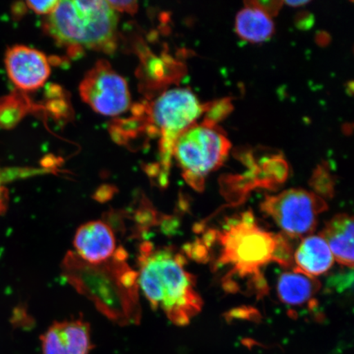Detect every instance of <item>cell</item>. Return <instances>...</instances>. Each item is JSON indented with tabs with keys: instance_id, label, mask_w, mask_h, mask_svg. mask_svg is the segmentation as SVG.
<instances>
[{
	"instance_id": "6da1fadb",
	"label": "cell",
	"mask_w": 354,
	"mask_h": 354,
	"mask_svg": "<svg viewBox=\"0 0 354 354\" xmlns=\"http://www.w3.org/2000/svg\"><path fill=\"white\" fill-rule=\"evenodd\" d=\"M286 234L266 231L247 211L227 219L218 230H209L199 242L203 248L218 246L214 263L216 271H224L225 290L236 293L245 289L263 297L268 287L263 269L270 263L282 267L293 263V248Z\"/></svg>"
},
{
	"instance_id": "7a4b0ae2",
	"label": "cell",
	"mask_w": 354,
	"mask_h": 354,
	"mask_svg": "<svg viewBox=\"0 0 354 354\" xmlns=\"http://www.w3.org/2000/svg\"><path fill=\"white\" fill-rule=\"evenodd\" d=\"M127 256L119 247L112 258L92 264L69 251L60 266L68 284L108 319L122 326L137 325L141 319L138 272L128 264Z\"/></svg>"
},
{
	"instance_id": "3957f363",
	"label": "cell",
	"mask_w": 354,
	"mask_h": 354,
	"mask_svg": "<svg viewBox=\"0 0 354 354\" xmlns=\"http://www.w3.org/2000/svg\"><path fill=\"white\" fill-rule=\"evenodd\" d=\"M187 260L171 247L141 243L138 281L153 309L161 310L174 324L187 326L201 313L203 299L196 279L185 268Z\"/></svg>"
},
{
	"instance_id": "277c9868",
	"label": "cell",
	"mask_w": 354,
	"mask_h": 354,
	"mask_svg": "<svg viewBox=\"0 0 354 354\" xmlns=\"http://www.w3.org/2000/svg\"><path fill=\"white\" fill-rule=\"evenodd\" d=\"M118 17L108 1H59L48 16L46 32L72 48L112 51L116 44Z\"/></svg>"
},
{
	"instance_id": "5b68a950",
	"label": "cell",
	"mask_w": 354,
	"mask_h": 354,
	"mask_svg": "<svg viewBox=\"0 0 354 354\" xmlns=\"http://www.w3.org/2000/svg\"><path fill=\"white\" fill-rule=\"evenodd\" d=\"M216 122L207 117L194 124L174 145L172 156L183 171V178L198 192L203 189L206 177L223 165L231 149V142Z\"/></svg>"
},
{
	"instance_id": "8992f818",
	"label": "cell",
	"mask_w": 354,
	"mask_h": 354,
	"mask_svg": "<svg viewBox=\"0 0 354 354\" xmlns=\"http://www.w3.org/2000/svg\"><path fill=\"white\" fill-rule=\"evenodd\" d=\"M209 108L187 88H171L153 102L152 121L161 135L160 151L165 167H169L177 139Z\"/></svg>"
},
{
	"instance_id": "52a82bcc",
	"label": "cell",
	"mask_w": 354,
	"mask_h": 354,
	"mask_svg": "<svg viewBox=\"0 0 354 354\" xmlns=\"http://www.w3.org/2000/svg\"><path fill=\"white\" fill-rule=\"evenodd\" d=\"M261 209L291 238L308 236L316 229L318 218L327 205L317 194L302 189L285 190L268 196Z\"/></svg>"
},
{
	"instance_id": "ba28073f",
	"label": "cell",
	"mask_w": 354,
	"mask_h": 354,
	"mask_svg": "<svg viewBox=\"0 0 354 354\" xmlns=\"http://www.w3.org/2000/svg\"><path fill=\"white\" fill-rule=\"evenodd\" d=\"M80 95L95 112L105 116H118L129 109L131 95L126 80L107 61L100 60L79 86Z\"/></svg>"
},
{
	"instance_id": "9c48e42d",
	"label": "cell",
	"mask_w": 354,
	"mask_h": 354,
	"mask_svg": "<svg viewBox=\"0 0 354 354\" xmlns=\"http://www.w3.org/2000/svg\"><path fill=\"white\" fill-rule=\"evenodd\" d=\"M4 64L13 85L24 91L38 90L47 82L51 73L46 55L26 46L8 48Z\"/></svg>"
},
{
	"instance_id": "30bf717a",
	"label": "cell",
	"mask_w": 354,
	"mask_h": 354,
	"mask_svg": "<svg viewBox=\"0 0 354 354\" xmlns=\"http://www.w3.org/2000/svg\"><path fill=\"white\" fill-rule=\"evenodd\" d=\"M41 354H88L91 326L82 319L55 322L41 336Z\"/></svg>"
},
{
	"instance_id": "8fae6325",
	"label": "cell",
	"mask_w": 354,
	"mask_h": 354,
	"mask_svg": "<svg viewBox=\"0 0 354 354\" xmlns=\"http://www.w3.org/2000/svg\"><path fill=\"white\" fill-rule=\"evenodd\" d=\"M73 246L75 254L92 264L105 262L118 250L113 228L100 220L82 225L75 234Z\"/></svg>"
},
{
	"instance_id": "7c38bea8",
	"label": "cell",
	"mask_w": 354,
	"mask_h": 354,
	"mask_svg": "<svg viewBox=\"0 0 354 354\" xmlns=\"http://www.w3.org/2000/svg\"><path fill=\"white\" fill-rule=\"evenodd\" d=\"M353 216L340 214L331 218L320 233L334 259L351 269L353 268Z\"/></svg>"
},
{
	"instance_id": "4fadbf2b",
	"label": "cell",
	"mask_w": 354,
	"mask_h": 354,
	"mask_svg": "<svg viewBox=\"0 0 354 354\" xmlns=\"http://www.w3.org/2000/svg\"><path fill=\"white\" fill-rule=\"evenodd\" d=\"M295 271L316 278L329 271L334 257L328 245L321 236L304 238L294 254Z\"/></svg>"
},
{
	"instance_id": "5bb4252c",
	"label": "cell",
	"mask_w": 354,
	"mask_h": 354,
	"mask_svg": "<svg viewBox=\"0 0 354 354\" xmlns=\"http://www.w3.org/2000/svg\"><path fill=\"white\" fill-rule=\"evenodd\" d=\"M236 30L239 37L252 43L267 41L275 30L271 15L256 2H250L237 13Z\"/></svg>"
},
{
	"instance_id": "9a60e30c",
	"label": "cell",
	"mask_w": 354,
	"mask_h": 354,
	"mask_svg": "<svg viewBox=\"0 0 354 354\" xmlns=\"http://www.w3.org/2000/svg\"><path fill=\"white\" fill-rule=\"evenodd\" d=\"M321 288L316 278L297 271L283 273L277 283V294L282 303L302 306L312 302Z\"/></svg>"
},
{
	"instance_id": "2e32d148",
	"label": "cell",
	"mask_w": 354,
	"mask_h": 354,
	"mask_svg": "<svg viewBox=\"0 0 354 354\" xmlns=\"http://www.w3.org/2000/svg\"><path fill=\"white\" fill-rule=\"evenodd\" d=\"M59 1L50 0V1H28L26 6L37 15H48L54 12Z\"/></svg>"
},
{
	"instance_id": "e0dca14e",
	"label": "cell",
	"mask_w": 354,
	"mask_h": 354,
	"mask_svg": "<svg viewBox=\"0 0 354 354\" xmlns=\"http://www.w3.org/2000/svg\"><path fill=\"white\" fill-rule=\"evenodd\" d=\"M108 3L116 12H124L131 15L138 10V3L136 1H108Z\"/></svg>"
},
{
	"instance_id": "ac0fdd59",
	"label": "cell",
	"mask_w": 354,
	"mask_h": 354,
	"mask_svg": "<svg viewBox=\"0 0 354 354\" xmlns=\"http://www.w3.org/2000/svg\"><path fill=\"white\" fill-rule=\"evenodd\" d=\"M10 197H8V189L4 187L1 177H0V215L6 214Z\"/></svg>"
},
{
	"instance_id": "d6986e66",
	"label": "cell",
	"mask_w": 354,
	"mask_h": 354,
	"mask_svg": "<svg viewBox=\"0 0 354 354\" xmlns=\"http://www.w3.org/2000/svg\"><path fill=\"white\" fill-rule=\"evenodd\" d=\"M285 3L290 7H299L304 6V4L308 3V1H286Z\"/></svg>"
}]
</instances>
